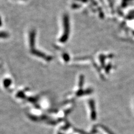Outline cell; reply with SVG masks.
I'll return each instance as SVG.
<instances>
[{
	"instance_id": "6da1fadb",
	"label": "cell",
	"mask_w": 134,
	"mask_h": 134,
	"mask_svg": "<svg viewBox=\"0 0 134 134\" xmlns=\"http://www.w3.org/2000/svg\"><path fill=\"white\" fill-rule=\"evenodd\" d=\"M64 27H65V33L63 36L60 39V41L62 42H64L66 41L67 39L68 36V33H69V22H68V18L67 16H65L64 18Z\"/></svg>"
},
{
	"instance_id": "7a4b0ae2",
	"label": "cell",
	"mask_w": 134,
	"mask_h": 134,
	"mask_svg": "<svg viewBox=\"0 0 134 134\" xmlns=\"http://www.w3.org/2000/svg\"><path fill=\"white\" fill-rule=\"evenodd\" d=\"M31 52L33 53V54H34V55H36L38 57H41L42 58L46 59V60L47 61L50 60L51 59H52V58L50 57V56H47V55H45L44 53H43V52H40L38 50H35V49H33V50H31Z\"/></svg>"
},
{
	"instance_id": "3957f363",
	"label": "cell",
	"mask_w": 134,
	"mask_h": 134,
	"mask_svg": "<svg viewBox=\"0 0 134 134\" xmlns=\"http://www.w3.org/2000/svg\"><path fill=\"white\" fill-rule=\"evenodd\" d=\"M36 33L34 30L32 31L30 34V45L31 47H33L35 44V39Z\"/></svg>"
},
{
	"instance_id": "277c9868",
	"label": "cell",
	"mask_w": 134,
	"mask_h": 134,
	"mask_svg": "<svg viewBox=\"0 0 134 134\" xmlns=\"http://www.w3.org/2000/svg\"><path fill=\"white\" fill-rule=\"evenodd\" d=\"M8 36V34L6 32H0V38H6Z\"/></svg>"
},
{
	"instance_id": "5b68a950",
	"label": "cell",
	"mask_w": 134,
	"mask_h": 134,
	"mask_svg": "<svg viewBox=\"0 0 134 134\" xmlns=\"http://www.w3.org/2000/svg\"><path fill=\"white\" fill-rule=\"evenodd\" d=\"M11 80H10V79H6V80L4 81V84H5V85L8 86L10 84V83H11Z\"/></svg>"
},
{
	"instance_id": "8992f818",
	"label": "cell",
	"mask_w": 134,
	"mask_h": 134,
	"mask_svg": "<svg viewBox=\"0 0 134 134\" xmlns=\"http://www.w3.org/2000/svg\"><path fill=\"white\" fill-rule=\"evenodd\" d=\"M1 25H2V20H1V17H0V26H1Z\"/></svg>"
}]
</instances>
